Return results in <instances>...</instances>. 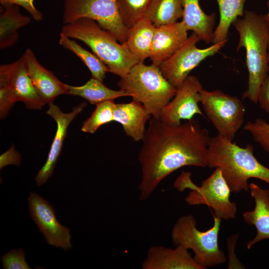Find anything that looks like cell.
Listing matches in <instances>:
<instances>
[{
	"label": "cell",
	"mask_w": 269,
	"mask_h": 269,
	"mask_svg": "<svg viewBox=\"0 0 269 269\" xmlns=\"http://www.w3.org/2000/svg\"><path fill=\"white\" fill-rule=\"evenodd\" d=\"M30 21V17L20 13L19 6L14 4L0 5V49H4L14 45L18 39L17 30Z\"/></svg>",
	"instance_id": "7402d4cb"
},
{
	"label": "cell",
	"mask_w": 269,
	"mask_h": 269,
	"mask_svg": "<svg viewBox=\"0 0 269 269\" xmlns=\"http://www.w3.org/2000/svg\"><path fill=\"white\" fill-rule=\"evenodd\" d=\"M249 190L255 205L252 211H245L243 216L245 222L255 226L257 233L247 243L248 249L261 241L269 239V190L254 183L249 184Z\"/></svg>",
	"instance_id": "e0dca14e"
},
{
	"label": "cell",
	"mask_w": 269,
	"mask_h": 269,
	"mask_svg": "<svg viewBox=\"0 0 269 269\" xmlns=\"http://www.w3.org/2000/svg\"><path fill=\"white\" fill-rule=\"evenodd\" d=\"M86 106V103L83 102L74 107L71 112L65 113L53 103L49 104L46 114L55 120L57 124V129L46 162L35 178L37 186H39L45 183L52 175L57 160L62 149L68 128L74 119Z\"/></svg>",
	"instance_id": "4fadbf2b"
},
{
	"label": "cell",
	"mask_w": 269,
	"mask_h": 269,
	"mask_svg": "<svg viewBox=\"0 0 269 269\" xmlns=\"http://www.w3.org/2000/svg\"><path fill=\"white\" fill-rule=\"evenodd\" d=\"M83 18L94 20L119 42H126L128 29L122 21L116 0H64V24Z\"/></svg>",
	"instance_id": "9c48e42d"
},
{
	"label": "cell",
	"mask_w": 269,
	"mask_h": 269,
	"mask_svg": "<svg viewBox=\"0 0 269 269\" xmlns=\"http://www.w3.org/2000/svg\"><path fill=\"white\" fill-rule=\"evenodd\" d=\"M243 129L269 155V123L261 118L247 122Z\"/></svg>",
	"instance_id": "f546056e"
},
{
	"label": "cell",
	"mask_w": 269,
	"mask_h": 269,
	"mask_svg": "<svg viewBox=\"0 0 269 269\" xmlns=\"http://www.w3.org/2000/svg\"><path fill=\"white\" fill-rule=\"evenodd\" d=\"M115 104L114 100H109L96 105L91 116L83 123L81 131L94 134L102 126L114 121Z\"/></svg>",
	"instance_id": "83f0119b"
},
{
	"label": "cell",
	"mask_w": 269,
	"mask_h": 269,
	"mask_svg": "<svg viewBox=\"0 0 269 269\" xmlns=\"http://www.w3.org/2000/svg\"><path fill=\"white\" fill-rule=\"evenodd\" d=\"M21 58L36 92L45 104L53 103L58 96L68 94L67 84L42 66L30 49L25 50Z\"/></svg>",
	"instance_id": "5bb4252c"
},
{
	"label": "cell",
	"mask_w": 269,
	"mask_h": 269,
	"mask_svg": "<svg viewBox=\"0 0 269 269\" xmlns=\"http://www.w3.org/2000/svg\"><path fill=\"white\" fill-rule=\"evenodd\" d=\"M155 28L150 20L142 18L128 28L125 43L139 62L150 57Z\"/></svg>",
	"instance_id": "44dd1931"
},
{
	"label": "cell",
	"mask_w": 269,
	"mask_h": 269,
	"mask_svg": "<svg viewBox=\"0 0 269 269\" xmlns=\"http://www.w3.org/2000/svg\"><path fill=\"white\" fill-rule=\"evenodd\" d=\"M267 6L269 10V0H267Z\"/></svg>",
	"instance_id": "8d00e7d4"
},
{
	"label": "cell",
	"mask_w": 269,
	"mask_h": 269,
	"mask_svg": "<svg viewBox=\"0 0 269 269\" xmlns=\"http://www.w3.org/2000/svg\"><path fill=\"white\" fill-rule=\"evenodd\" d=\"M35 0H0L1 5L14 4L21 6L30 15L31 17L36 21L43 19L42 13L38 10L34 4Z\"/></svg>",
	"instance_id": "1f68e13d"
},
{
	"label": "cell",
	"mask_w": 269,
	"mask_h": 269,
	"mask_svg": "<svg viewBox=\"0 0 269 269\" xmlns=\"http://www.w3.org/2000/svg\"><path fill=\"white\" fill-rule=\"evenodd\" d=\"M10 64L0 66V118L4 119L15 101L10 81Z\"/></svg>",
	"instance_id": "f1b7e54d"
},
{
	"label": "cell",
	"mask_w": 269,
	"mask_h": 269,
	"mask_svg": "<svg viewBox=\"0 0 269 269\" xmlns=\"http://www.w3.org/2000/svg\"><path fill=\"white\" fill-rule=\"evenodd\" d=\"M257 104L261 109L269 114V75L266 77L259 89Z\"/></svg>",
	"instance_id": "d6a6232c"
},
{
	"label": "cell",
	"mask_w": 269,
	"mask_h": 269,
	"mask_svg": "<svg viewBox=\"0 0 269 269\" xmlns=\"http://www.w3.org/2000/svg\"><path fill=\"white\" fill-rule=\"evenodd\" d=\"M203 86L198 78L189 75L177 88L175 95L161 110L158 119L170 125L180 124L194 116L203 114L199 107L200 92Z\"/></svg>",
	"instance_id": "8fae6325"
},
{
	"label": "cell",
	"mask_w": 269,
	"mask_h": 269,
	"mask_svg": "<svg viewBox=\"0 0 269 269\" xmlns=\"http://www.w3.org/2000/svg\"><path fill=\"white\" fill-rule=\"evenodd\" d=\"M21 160V155L16 151L13 146H11L8 150L0 155V168L9 164L19 166Z\"/></svg>",
	"instance_id": "836d02e7"
},
{
	"label": "cell",
	"mask_w": 269,
	"mask_h": 269,
	"mask_svg": "<svg viewBox=\"0 0 269 269\" xmlns=\"http://www.w3.org/2000/svg\"><path fill=\"white\" fill-rule=\"evenodd\" d=\"M207 161V167L220 169L232 192L249 191L250 178L269 184V168L256 158L252 144L241 147L217 134L210 138Z\"/></svg>",
	"instance_id": "7a4b0ae2"
},
{
	"label": "cell",
	"mask_w": 269,
	"mask_h": 269,
	"mask_svg": "<svg viewBox=\"0 0 269 269\" xmlns=\"http://www.w3.org/2000/svg\"><path fill=\"white\" fill-rule=\"evenodd\" d=\"M119 11L128 29L144 18L152 0H116Z\"/></svg>",
	"instance_id": "4316f807"
},
{
	"label": "cell",
	"mask_w": 269,
	"mask_h": 269,
	"mask_svg": "<svg viewBox=\"0 0 269 269\" xmlns=\"http://www.w3.org/2000/svg\"><path fill=\"white\" fill-rule=\"evenodd\" d=\"M120 89L140 102L153 118L158 119L177 88L164 77L158 66L138 62L118 82Z\"/></svg>",
	"instance_id": "5b68a950"
},
{
	"label": "cell",
	"mask_w": 269,
	"mask_h": 269,
	"mask_svg": "<svg viewBox=\"0 0 269 269\" xmlns=\"http://www.w3.org/2000/svg\"><path fill=\"white\" fill-rule=\"evenodd\" d=\"M28 201L30 216L47 243L56 248H61L65 251L71 249L70 230L58 221L51 205L33 192L30 193Z\"/></svg>",
	"instance_id": "7c38bea8"
},
{
	"label": "cell",
	"mask_w": 269,
	"mask_h": 269,
	"mask_svg": "<svg viewBox=\"0 0 269 269\" xmlns=\"http://www.w3.org/2000/svg\"><path fill=\"white\" fill-rule=\"evenodd\" d=\"M210 138L208 130L193 118L170 125L152 118L138 156L141 169L139 199L146 200L163 179L180 168L207 167Z\"/></svg>",
	"instance_id": "6da1fadb"
},
{
	"label": "cell",
	"mask_w": 269,
	"mask_h": 269,
	"mask_svg": "<svg viewBox=\"0 0 269 269\" xmlns=\"http://www.w3.org/2000/svg\"><path fill=\"white\" fill-rule=\"evenodd\" d=\"M200 40L199 37L193 32L174 54L159 65L163 75L175 88H178L202 61L218 52L228 41L201 49L196 46Z\"/></svg>",
	"instance_id": "30bf717a"
},
{
	"label": "cell",
	"mask_w": 269,
	"mask_h": 269,
	"mask_svg": "<svg viewBox=\"0 0 269 269\" xmlns=\"http://www.w3.org/2000/svg\"><path fill=\"white\" fill-rule=\"evenodd\" d=\"M233 24L239 35L237 50L244 48L246 52L248 86L242 99L257 104L259 89L268 75V27L264 15L246 10L243 17L238 18Z\"/></svg>",
	"instance_id": "3957f363"
},
{
	"label": "cell",
	"mask_w": 269,
	"mask_h": 269,
	"mask_svg": "<svg viewBox=\"0 0 269 269\" xmlns=\"http://www.w3.org/2000/svg\"><path fill=\"white\" fill-rule=\"evenodd\" d=\"M182 245L173 249L161 246L151 247L141 264L142 269H203Z\"/></svg>",
	"instance_id": "2e32d148"
},
{
	"label": "cell",
	"mask_w": 269,
	"mask_h": 269,
	"mask_svg": "<svg viewBox=\"0 0 269 269\" xmlns=\"http://www.w3.org/2000/svg\"><path fill=\"white\" fill-rule=\"evenodd\" d=\"M102 82L92 77L82 86L67 85L68 94L82 97L93 105L109 100H114L122 97L129 96L125 91L110 89Z\"/></svg>",
	"instance_id": "603a6c76"
},
{
	"label": "cell",
	"mask_w": 269,
	"mask_h": 269,
	"mask_svg": "<svg viewBox=\"0 0 269 269\" xmlns=\"http://www.w3.org/2000/svg\"><path fill=\"white\" fill-rule=\"evenodd\" d=\"M265 21L267 23V26L268 27L269 31V12L268 13L264 15Z\"/></svg>",
	"instance_id": "e575fe53"
},
{
	"label": "cell",
	"mask_w": 269,
	"mask_h": 269,
	"mask_svg": "<svg viewBox=\"0 0 269 269\" xmlns=\"http://www.w3.org/2000/svg\"><path fill=\"white\" fill-rule=\"evenodd\" d=\"M268 74L269 75V44L268 52Z\"/></svg>",
	"instance_id": "d590c367"
},
{
	"label": "cell",
	"mask_w": 269,
	"mask_h": 269,
	"mask_svg": "<svg viewBox=\"0 0 269 269\" xmlns=\"http://www.w3.org/2000/svg\"><path fill=\"white\" fill-rule=\"evenodd\" d=\"M218 5L220 19L214 29L212 43L228 40L229 28L238 18L244 15L247 0H216Z\"/></svg>",
	"instance_id": "cb8c5ba5"
},
{
	"label": "cell",
	"mask_w": 269,
	"mask_h": 269,
	"mask_svg": "<svg viewBox=\"0 0 269 269\" xmlns=\"http://www.w3.org/2000/svg\"><path fill=\"white\" fill-rule=\"evenodd\" d=\"M59 43L78 57L90 70L92 77L103 81L109 72L108 67L95 54L83 48L75 41L60 33Z\"/></svg>",
	"instance_id": "484cf974"
},
{
	"label": "cell",
	"mask_w": 269,
	"mask_h": 269,
	"mask_svg": "<svg viewBox=\"0 0 269 269\" xmlns=\"http://www.w3.org/2000/svg\"><path fill=\"white\" fill-rule=\"evenodd\" d=\"M61 33L88 45L108 67L109 72L120 78L124 77L133 66L139 62L125 43L119 42L92 19L83 18L65 24Z\"/></svg>",
	"instance_id": "277c9868"
},
{
	"label": "cell",
	"mask_w": 269,
	"mask_h": 269,
	"mask_svg": "<svg viewBox=\"0 0 269 269\" xmlns=\"http://www.w3.org/2000/svg\"><path fill=\"white\" fill-rule=\"evenodd\" d=\"M188 38V30L182 21L156 26L149 58L159 66L174 54Z\"/></svg>",
	"instance_id": "9a60e30c"
},
{
	"label": "cell",
	"mask_w": 269,
	"mask_h": 269,
	"mask_svg": "<svg viewBox=\"0 0 269 269\" xmlns=\"http://www.w3.org/2000/svg\"><path fill=\"white\" fill-rule=\"evenodd\" d=\"M150 116L143 106L134 100L129 103L115 104L114 121L120 123L126 134L134 141L143 139L145 125Z\"/></svg>",
	"instance_id": "ac0fdd59"
},
{
	"label": "cell",
	"mask_w": 269,
	"mask_h": 269,
	"mask_svg": "<svg viewBox=\"0 0 269 269\" xmlns=\"http://www.w3.org/2000/svg\"><path fill=\"white\" fill-rule=\"evenodd\" d=\"M183 12V0H152L144 18L158 26L177 22Z\"/></svg>",
	"instance_id": "d4e9b609"
},
{
	"label": "cell",
	"mask_w": 269,
	"mask_h": 269,
	"mask_svg": "<svg viewBox=\"0 0 269 269\" xmlns=\"http://www.w3.org/2000/svg\"><path fill=\"white\" fill-rule=\"evenodd\" d=\"M174 186L180 192L185 189L191 190L185 198L189 205H207L213 209L214 215L221 220L235 218L237 206L230 199L231 190L219 168H215L200 186L192 181L190 172L183 171L175 181Z\"/></svg>",
	"instance_id": "52a82bcc"
},
{
	"label": "cell",
	"mask_w": 269,
	"mask_h": 269,
	"mask_svg": "<svg viewBox=\"0 0 269 269\" xmlns=\"http://www.w3.org/2000/svg\"><path fill=\"white\" fill-rule=\"evenodd\" d=\"M10 81L15 101L22 102L27 109L38 110L45 104L36 92L21 57L10 63Z\"/></svg>",
	"instance_id": "d6986e66"
},
{
	"label": "cell",
	"mask_w": 269,
	"mask_h": 269,
	"mask_svg": "<svg viewBox=\"0 0 269 269\" xmlns=\"http://www.w3.org/2000/svg\"><path fill=\"white\" fill-rule=\"evenodd\" d=\"M200 104L217 134L233 141L244 121L245 108L242 101L220 90L203 89Z\"/></svg>",
	"instance_id": "ba28073f"
},
{
	"label": "cell",
	"mask_w": 269,
	"mask_h": 269,
	"mask_svg": "<svg viewBox=\"0 0 269 269\" xmlns=\"http://www.w3.org/2000/svg\"></svg>",
	"instance_id": "74e56055"
},
{
	"label": "cell",
	"mask_w": 269,
	"mask_h": 269,
	"mask_svg": "<svg viewBox=\"0 0 269 269\" xmlns=\"http://www.w3.org/2000/svg\"><path fill=\"white\" fill-rule=\"evenodd\" d=\"M213 226L205 231L197 228V222L191 215L180 217L171 232L174 245H182L194 253V259L203 269L225 263L226 258L219 248V233L221 219L213 215Z\"/></svg>",
	"instance_id": "8992f818"
},
{
	"label": "cell",
	"mask_w": 269,
	"mask_h": 269,
	"mask_svg": "<svg viewBox=\"0 0 269 269\" xmlns=\"http://www.w3.org/2000/svg\"><path fill=\"white\" fill-rule=\"evenodd\" d=\"M2 267L5 269H29L25 254L21 248L13 249L1 257Z\"/></svg>",
	"instance_id": "4dcf8cb0"
},
{
	"label": "cell",
	"mask_w": 269,
	"mask_h": 269,
	"mask_svg": "<svg viewBox=\"0 0 269 269\" xmlns=\"http://www.w3.org/2000/svg\"><path fill=\"white\" fill-rule=\"evenodd\" d=\"M182 22L206 44L212 43L216 13L206 14L200 7L199 0H183Z\"/></svg>",
	"instance_id": "ffe728a7"
}]
</instances>
